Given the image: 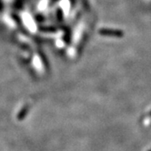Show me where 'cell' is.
<instances>
[{"instance_id": "cell-1", "label": "cell", "mask_w": 151, "mask_h": 151, "mask_svg": "<svg viewBox=\"0 0 151 151\" xmlns=\"http://www.w3.org/2000/svg\"><path fill=\"white\" fill-rule=\"evenodd\" d=\"M100 34L103 35H108V36H115V37H122L124 33L119 29H100Z\"/></svg>"}]
</instances>
